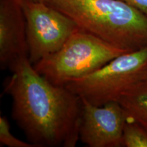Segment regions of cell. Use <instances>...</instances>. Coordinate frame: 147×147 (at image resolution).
Returning <instances> with one entry per match:
<instances>
[{"mask_svg":"<svg viewBox=\"0 0 147 147\" xmlns=\"http://www.w3.org/2000/svg\"><path fill=\"white\" fill-rule=\"evenodd\" d=\"M4 91L12 100V117L36 147H75L80 140V97L53 84L35 69L28 57L9 66Z\"/></svg>","mask_w":147,"mask_h":147,"instance_id":"obj_1","label":"cell"},{"mask_svg":"<svg viewBox=\"0 0 147 147\" xmlns=\"http://www.w3.org/2000/svg\"><path fill=\"white\" fill-rule=\"evenodd\" d=\"M87 31L126 53L147 47V15L121 0H49Z\"/></svg>","mask_w":147,"mask_h":147,"instance_id":"obj_2","label":"cell"},{"mask_svg":"<svg viewBox=\"0 0 147 147\" xmlns=\"http://www.w3.org/2000/svg\"><path fill=\"white\" fill-rule=\"evenodd\" d=\"M126 53L91 33L78 28L56 52L35 63L40 74L53 84L65 86Z\"/></svg>","mask_w":147,"mask_h":147,"instance_id":"obj_3","label":"cell"},{"mask_svg":"<svg viewBox=\"0 0 147 147\" xmlns=\"http://www.w3.org/2000/svg\"><path fill=\"white\" fill-rule=\"evenodd\" d=\"M147 67V47L119 55L87 76L65 86L95 106L116 101L125 90L142 80Z\"/></svg>","mask_w":147,"mask_h":147,"instance_id":"obj_4","label":"cell"},{"mask_svg":"<svg viewBox=\"0 0 147 147\" xmlns=\"http://www.w3.org/2000/svg\"><path fill=\"white\" fill-rule=\"evenodd\" d=\"M21 1L26 18L28 58L34 65L57 51L78 27L70 17L49 3Z\"/></svg>","mask_w":147,"mask_h":147,"instance_id":"obj_5","label":"cell"},{"mask_svg":"<svg viewBox=\"0 0 147 147\" xmlns=\"http://www.w3.org/2000/svg\"><path fill=\"white\" fill-rule=\"evenodd\" d=\"M81 101L80 140L89 147L123 146V129L128 117L121 104L112 101L95 106L84 99Z\"/></svg>","mask_w":147,"mask_h":147,"instance_id":"obj_6","label":"cell"},{"mask_svg":"<svg viewBox=\"0 0 147 147\" xmlns=\"http://www.w3.org/2000/svg\"><path fill=\"white\" fill-rule=\"evenodd\" d=\"M27 23L21 0H0V66L28 57Z\"/></svg>","mask_w":147,"mask_h":147,"instance_id":"obj_7","label":"cell"},{"mask_svg":"<svg viewBox=\"0 0 147 147\" xmlns=\"http://www.w3.org/2000/svg\"><path fill=\"white\" fill-rule=\"evenodd\" d=\"M116 101L125 110L128 119L147 129V80L132 84Z\"/></svg>","mask_w":147,"mask_h":147,"instance_id":"obj_8","label":"cell"},{"mask_svg":"<svg viewBox=\"0 0 147 147\" xmlns=\"http://www.w3.org/2000/svg\"><path fill=\"white\" fill-rule=\"evenodd\" d=\"M123 146L147 147V129L128 119L123 129Z\"/></svg>","mask_w":147,"mask_h":147,"instance_id":"obj_9","label":"cell"},{"mask_svg":"<svg viewBox=\"0 0 147 147\" xmlns=\"http://www.w3.org/2000/svg\"><path fill=\"white\" fill-rule=\"evenodd\" d=\"M0 146L8 147H36L31 142L17 138L11 133L10 123L5 117H0Z\"/></svg>","mask_w":147,"mask_h":147,"instance_id":"obj_10","label":"cell"},{"mask_svg":"<svg viewBox=\"0 0 147 147\" xmlns=\"http://www.w3.org/2000/svg\"><path fill=\"white\" fill-rule=\"evenodd\" d=\"M147 15V0H121Z\"/></svg>","mask_w":147,"mask_h":147,"instance_id":"obj_11","label":"cell"},{"mask_svg":"<svg viewBox=\"0 0 147 147\" xmlns=\"http://www.w3.org/2000/svg\"><path fill=\"white\" fill-rule=\"evenodd\" d=\"M142 80H147V67H146V69H145L144 74H143Z\"/></svg>","mask_w":147,"mask_h":147,"instance_id":"obj_12","label":"cell"},{"mask_svg":"<svg viewBox=\"0 0 147 147\" xmlns=\"http://www.w3.org/2000/svg\"><path fill=\"white\" fill-rule=\"evenodd\" d=\"M32 1H42V2H48L49 0H32Z\"/></svg>","mask_w":147,"mask_h":147,"instance_id":"obj_13","label":"cell"}]
</instances>
